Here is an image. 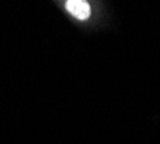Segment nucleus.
Segmentation results:
<instances>
[{
  "label": "nucleus",
  "instance_id": "nucleus-1",
  "mask_svg": "<svg viewBox=\"0 0 160 144\" xmlns=\"http://www.w3.org/2000/svg\"><path fill=\"white\" fill-rule=\"evenodd\" d=\"M65 7L78 20H88L91 16V6L85 0H68Z\"/></svg>",
  "mask_w": 160,
  "mask_h": 144
}]
</instances>
